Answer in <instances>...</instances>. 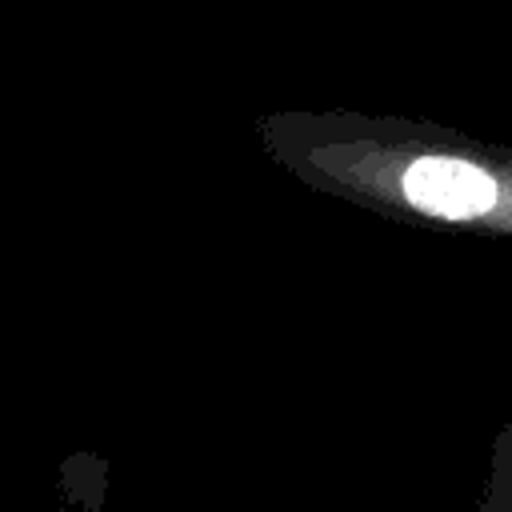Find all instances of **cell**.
Here are the masks:
<instances>
[{
  "label": "cell",
  "mask_w": 512,
  "mask_h": 512,
  "mask_svg": "<svg viewBox=\"0 0 512 512\" xmlns=\"http://www.w3.org/2000/svg\"><path fill=\"white\" fill-rule=\"evenodd\" d=\"M264 156L312 192L380 220L512 240V148L472 132L356 108H276L256 120Z\"/></svg>",
  "instance_id": "6da1fadb"
}]
</instances>
